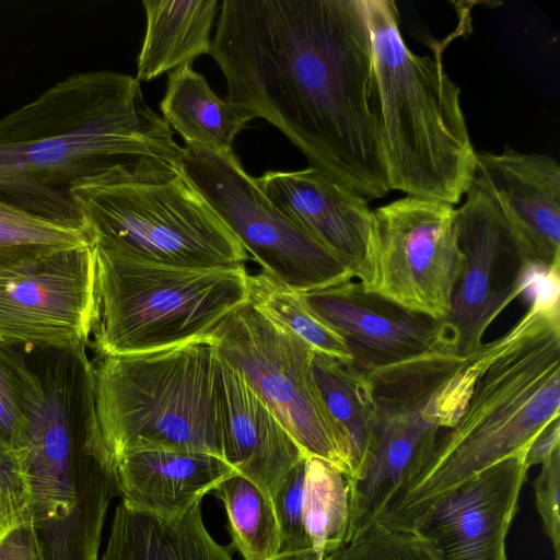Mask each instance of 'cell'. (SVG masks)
<instances>
[{
	"label": "cell",
	"instance_id": "cell-34",
	"mask_svg": "<svg viewBox=\"0 0 560 560\" xmlns=\"http://www.w3.org/2000/svg\"><path fill=\"white\" fill-rule=\"evenodd\" d=\"M560 448L559 418L549 422L533 440L524 453L527 469L533 465L545 464L556 450Z\"/></svg>",
	"mask_w": 560,
	"mask_h": 560
},
{
	"label": "cell",
	"instance_id": "cell-27",
	"mask_svg": "<svg viewBox=\"0 0 560 560\" xmlns=\"http://www.w3.org/2000/svg\"><path fill=\"white\" fill-rule=\"evenodd\" d=\"M92 243L85 231L59 225L0 200V268Z\"/></svg>",
	"mask_w": 560,
	"mask_h": 560
},
{
	"label": "cell",
	"instance_id": "cell-23",
	"mask_svg": "<svg viewBox=\"0 0 560 560\" xmlns=\"http://www.w3.org/2000/svg\"><path fill=\"white\" fill-rule=\"evenodd\" d=\"M311 373L322 402L336 429L349 469L361 471L373 444L375 411L368 371L314 351Z\"/></svg>",
	"mask_w": 560,
	"mask_h": 560
},
{
	"label": "cell",
	"instance_id": "cell-12",
	"mask_svg": "<svg viewBox=\"0 0 560 560\" xmlns=\"http://www.w3.org/2000/svg\"><path fill=\"white\" fill-rule=\"evenodd\" d=\"M95 310L92 244L0 268V341L89 343Z\"/></svg>",
	"mask_w": 560,
	"mask_h": 560
},
{
	"label": "cell",
	"instance_id": "cell-8",
	"mask_svg": "<svg viewBox=\"0 0 560 560\" xmlns=\"http://www.w3.org/2000/svg\"><path fill=\"white\" fill-rule=\"evenodd\" d=\"M71 197L93 244L106 250L197 269L245 268L249 257L183 173L147 184L92 177Z\"/></svg>",
	"mask_w": 560,
	"mask_h": 560
},
{
	"label": "cell",
	"instance_id": "cell-32",
	"mask_svg": "<svg viewBox=\"0 0 560 560\" xmlns=\"http://www.w3.org/2000/svg\"><path fill=\"white\" fill-rule=\"evenodd\" d=\"M541 466L534 482L536 506L552 544L555 560H560V448Z\"/></svg>",
	"mask_w": 560,
	"mask_h": 560
},
{
	"label": "cell",
	"instance_id": "cell-26",
	"mask_svg": "<svg viewBox=\"0 0 560 560\" xmlns=\"http://www.w3.org/2000/svg\"><path fill=\"white\" fill-rule=\"evenodd\" d=\"M248 302L278 326L298 337L316 352L353 361L343 339L294 292L261 270L247 275Z\"/></svg>",
	"mask_w": 560,
	"mask_h": 560
},
{
	"label": "cell",
	"instance_id": "cell-29",
	"mask_svg": "<svg viewBox=\"0 0 560 560\" xmlns=\"http://www.w3.org/2000/svg\"><path fill=\"white\" fill-rule=\"evenodd\" d=\"M27 399L20 366L0 341V450L22 451L26 442Z\"/></svg>",
	"mask_w": 560,
	"mask_h": 560
},
{
	"label": "cell",
	"instance_id": "cell-14",
	"mask_svg": "<svg viewBox=\"0 0 560 560\" xmlns=\"http://www.w3.org/2000/svg\"><path fill=\"white\" fill-rule=\"evenodd\" d=\"M527 470L524 454L505 458L440 495L407 529L439 560H506L505 538Z\"/></svg>",
	"mask_w": 560,
	"mask_h": 560
},
{
	"label": "cell",
	"instance_id": "cell-31",
	"mask_svg": "<svg viewBox=\"0 0 560 560\" xmlns=\"http://www.w3.org/2000/svg\"><path fill=\"white\" fill-rule=\"evenodd\" d=\"M30 520L33 501L22 454L0 450V537Z\"/></svg>",
	"mask_w": 560,
	"mask_h": 560
},
{
	"label": "cell",
	"instance_id": "cell-17",
	"mask_svg": "<svg viewBox=\"0 0 560 560\" xmlns=\"http://www.w3.org/2000/svg\"><path fill=\"white\" fill-rule=\"evenodd\" d=\"M499 209L527 266L560 267V166L510 147L476 152L471 185Z\"/></svg>",
	"mask_w": 560,
	"mask_h": 560
},
{
	"label": "cell",
	"instance_id": "cell-10",
	"mask_svg": "<svg viewBox=\"0 0 560 560\" xmlns=\"http://www.w3.org/2000/svg\"><path fill=\"white\" fill-rule=\"evenodd\" d=\"M209 336L218 355L243 376L304 454L332 464L349 477L338 434L311 373L314 350L248 300Z\"/></svg>",
	"mask_w": 560,
	"mask_h": 560
},
{
	"label": "cell",
	"instance_id": "cell-5",
	"mask_svg": "<svg viewBox=\"0 0 560 560\" xmlns=\"http://www.w3.org/2000/svg\"><path fill=\"white\" fill-rule=\"evenodd\" d=\"M95 409L114 464L149 448L223 458L217 351L210 336L155 351L97 355Z\"/></svg>",
	"mask_w": 560,
	"mask_h": 560
},
{
	"label": "cell",
	"instance_id": "cell-28",
	"mask_svg": "<svg viewBox=\"0 0 560 560\" xmlns=\"http://www.w3.org/2000/svg\"><path fill=\"white\" fill-rule=\"evenodd\" d=\"M324 560H439L432 546L412 529L375 520Z\"/></svg>",
	"mask_w": 560,
	"mask_h": 560
},
{
	"label": "cell",
	"instance_id": "cell-16",
	"mask_svg": "<svg viewBox=\"0 0 560 560\" xmlns=\"http://www.w3.org/2000/svg\"><path fill=\"white\" fill-rule=\"evenodd\" d=\"M345 341L353 361L372 371L448 343L444 322L408 310L352 280L300 293Z\"/></svg>",
	"mask_w": 560,
	"mask_h": 560
},
{
	"label": "cell",
	"instance_id": "cell-24",
	"mask_svg": "<svg viewBox=\"0 0 560 560\" xmlns=\"http://www.w3.org/2000/svg\"><path fill=\"white\" fill-rule=\"evenodd\" d=\"M303 514L311 546L323 559L346 544L350 524L349 477L315 456L305 459Z\"/></svg>",
	"mask_w": 560,
	"mask_h": 560
},
{
	"label": "cell",
	"instance_id": "cell-3",
	"mask_svg": "<svg viewBox=\"0 0 560 560\" xmlns=\"http://www.w3.org/2000/svg\"><path fill=\"white\" fill-rule=\"evenodd\" d=\"M559 271H538L532 302L503 336L483 343L469 400L401 499L380 520L408 528L434 500L471 476L524 454L560 409Z\"/></svg>",
	"mask_w": 560,
	"mask_h": 560
},
{
	"label": "cell",
	"instance_id": "cell-7",
	"mask_svg": "<svg viewBox=\"0 0 560 560\" xmlns=\"http://www.w3.org/2000/svg\"><path fill=\"white\" fill-rule=\"evenodd\" d=\"M93 247L91 334L97 355L155 351L205 338L248 299L246 268H184Z\"/></svg>",
	"mask_w": 560,
	"mask_h": 560
},
{
	"label": "cell",
	"instance_id": "cell-33",
	"mask_svg": "<svg viewBox=\"0 0 560 560\" xmlns=\"http://www.w3.org/2000/svg\"><path fill=\"white\" fill-rule=\"evenodd\" d=\"M0 560H44L33 520L0 537Z\"/></svg>",
	"mask_w": 560,
	"mask_h": 560
},
{
	"label": "cell",
	"instance_id": "cell-4",
	"mask_svg": "<svg viewBox=\"0 0 560 560\" xmlns=\"http://www.w3.org/2000/svg\"><path fill=\"white\" fill-rule=\"evenodd\" d=\"M364 5L388 187L454 206L471 185L477 152L460 89L440 60L408 47L395 1Z\"/></svg>",
	"mask_w": 560,
	"mask_h": 560
},
{
	"label": "cell",
	"instance_id": "cell-13",
	"mask_svg": "<svg viewBox=\"0 0 560 560\" xmlns=\"http://www.w3.org/2000/svg\"><path fill=\"white\" fill-rule=\"evenodd\" d=\"M456 209L464 267L444 322L448 345L460 355L477 353L491 323L527 292L533 268L497 206L470 186Z\"/></svg>",
	"mask_w": 560,
	"mask_h": 560
},
{
	"label": "cell",
	"instance_id": "cell-30",
	"mask_svg": "<svg viewBox=\"0 0 560 560\" xmlns=\"http://www.w3.org/2000/svg\"><path fill=\"white\" fill-rule=\"evenodd\" d=\"M306 457L289 470L270 493L281 536L280 552L312 548L303 514Z\"/></svg>",
	"mask_w": 560,
	"mask_h": 560
},
{
	"label": "cell",
	"instance_id": "cell-25",
	"mask_svg": "<svg viewBox=\"0 0 560 560\" xmlns=\"http://www.w3.org/2000/svg\"><path fill=\"white\" fill-rule=\"evenodd\" d=\"M212 492L225 508L232 544L244 560H269L280 552V530L267 493L237 472Z\"/></svg>",
	"mask_w": 560,
	"mask_h": 560
},
{
	"label": "cell",
	"instance_id": "cell-11",
	"mask_svg": "<svg viewBox=\"0 0 560 560\" xmlns=\"http://www.w3.org/2000/svg\"><path fill=\"white\" fill-rule=\"evenodd\" d=\"M373 211L375 275L370 291L445 319L464 267L456 208L406 195Z\"/></svg>",
	"mask_w": 560,
	"mask_h": 560
},
{
	"label": "cell",
	"instance_id": "cell-2",
	"mask_svg": "<svg viewBox=\"0 0 560 560\" xmlns=\"http://www.w3.org/2000/svg\"><path fill=\"white\" fill-rule=\"evenodd\" d=\"M183 153L135 77L75 73L0 119V200L88 233L71 197L78 183L165 182L182 174Z\"/></svg>",
	"mask_w": 560,
	"mask_h": 560
},
{
	"label": "cell",
	"instance_id": "cell-21",
	"mask_svg": "<svg viewBox=\"0 0 560 560\" xmlns=\"http://www.w3.org/2000/svg\"><path fill=\"white\" fill-rule=\"evenodd\" d=\"M145 34L137 59L140 81L191 65L211 51L217 0H143Z\"/></svg>",
	"mask_w": 560,
	"mask_h": 560
},
{
	"label": "cell",
	"instance_id": "cell-22",
	"mask_svg": "<svg viewBox=\"0 0 560 560\" xmlns=\"http://www.w3.org/2000/svg\"><path fill=\"white\" fill-rule=\"evenodd\" d=\"M160 108L185 145L221 153L233 151L235 137L255 118L245 107L220 98L191 65L168 72Z\"/></svg>",
	"mask_w": 560,
	"mask_h": 560
},
{
	"label": "cell",
	"instance_id": "cell-35",
	"mask_svg": "<svg viewBox=\"0 0 560 560\" xmlns=\"http://www.w3.org/2000/svg\"><path fill=\"white\" fill-rule=\"evenodd\" d=\"M269 560H324L313 548L300 551L279 552Z\"/></svg>",
	"mask_w": 560,
	"mask_h": 560
},
{
	"label": "cell",
	"instance_id": "cell-15",
	"mask_svg": "<svg viewBox=\"0 0 560 560\" xmlns=\"http://www.w3.org/2000/svg\"><path fill=\"white\" fill-rule=\"evenodd\" d=\"M256 182L284 215L371 289L375 275V221L368 199L312 166L292 172L268 171Z\"/></svg>",
	"mask_w": 560,
	"mask_h": 560
},
{
	"label": "cell",
	"instance_id": "cell-6",
	"mask_svg": "<svg viewBox=\"0 0 560 560\" xmlns=\"http://www.w3.org/2000/svg\"><path fill=\"white\" fill-rule=\"evenodd\" d=\"M9 346L27 399L26 442L20 452L33 523L48 529L110 480L114 462L96 418L93 364L84 343Z\"/></svg>",
	"mask_w": 560,
	"mask_h": 560
},
{
	"label": "cell",
	"instance_id": "cell-9",
	"mask_svg": "<svg viewBox=\"0 0 560 560\" xmlns=\"http://www.w3.org/2000/svg\"><path fill=\"white\" fill-rule=\"evenodd\" d=\"M183 149V175L262 272L298 293L354 278L343 262L266 197L233 151L221 153L196 145Z\"/></svg>",
	"mask_w": 560,
	"mask_h": 560
},
{
	"label": "cell",
	"instance_id": "cell-20",
	"mask_svg": "<svg viewBox=\"0 0 560 560\" xmlns=\"http://www.w3.org/2000/svg\"><path fill=\"white\" fill-rule=\"evenodd\" d=\"M102 560H233V557L207 530L201 501L172 520L120 502Z\"/></svg>",
	"mask_w": 560,
	"mask_h": 560
},
{
	"label": "cell",
	"instance_id": "cell-18",
	"mask_svg": "<svg viewBox=\"0 0 560 560\" xmlns=\"http://www.w3.org/2000/svg\"><path fill=\"white\" fill-rule=\"evenodd\" d=\"M217 382L223 459L270 497L306 455L243 376L218 353Z\"/></svg>",
	"mask_w": 560,
	"mask_h": 560
},
{
	"label": "cell",
	"instance_id": "cell-1",
	"mask_svg": "<svg viewBox=\"0 0 560 560\" xmlns=\"http://www.w3.org/2000/svg\"><path fill=\"white\" fill-rule=\"evenodd\" d=\"M210 55L226 100L369 201L388 187L364 0H223Z\"/></svg>",
	"mask_w": 560,
	"mask_h": 560
},
{
	"label": "cell",
	"instance_id": "cell-19",
	"mask_svg": "<svg viewBox=\"0 0 560 560\" xmlns=\"http://www.w3.org/2000/svg\"><path fill=\"white\" fill-rule=\"evenodd\" d=\"M121 502L172 520L236 474L223 458L201 452L149 448L121 455L115 463Z\"/></svg>",
	"mask_w": 560,
	"mask_h": 560
}]
</instances>
